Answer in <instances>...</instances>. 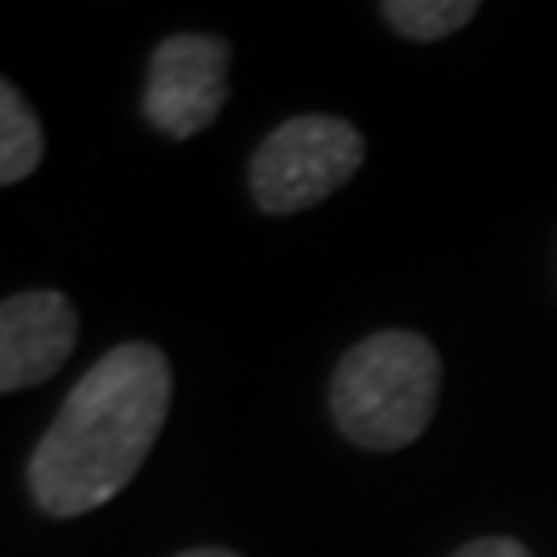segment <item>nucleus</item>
Returning <instances> with one entry per match:
<instances>
[{
  "mask_svg": "<svg viewBox=\"0 0 557 557\" xmlns=\"http://www.w3.org/2000/svg\"><path fill=\"white\" fill-rule=\"evenodd\" d=\"M227 66L232 46L211 34H178L165 38L149 59L145 83V116L165 137H195L215 124L227 100Z\"/></svg>",
  "mask_w": 557,
  "mask_h": 557,
  "instance_id": "20e7f679",
  "label": "nucleus"
},
{
  "mask_svg": "<svg viewBox=\"0 0 557 557\" xmlns=\"http://www.w3.org/2000/svg\"><path fill=\"white\" fill-rule=\"evenodd\" d=\"M442 359L413 331H380L356 343L331 376L335 425L363 450L413 446L434 421Z\"/></svg>",
  "mask_w": 557,
  "mask_h": 557,
  "instance_id": "f03ea898",
  "label": "nucleus"
},
{
  "mask_svg": "<svg viewBox=\"0 0 557 557\" xmlns=\"http://www.w3.org/2000/svg\"><path fill=\"white\" fill-rule=\"evenodd\" d=\"M384 21L413 41H438L458 34L479 13L475 0H388L380 4Z\"/></svg>",
  "mask_w": 557,
  "mask_h": 557,
  "instance_id": "0eeeda50",
  "label": "nucleus"
},
{
  "mask_svg": "<svg viewBox=\"0 0 557 557\" xmlns=\"http://www.w3.org/2000/svg\"><path fill=\"white\" fill-rule=\"evenodd\" d=\"M450 557H533V554L512 537H479V541H467Z\"/></svg>",
  "mask_w": 557,
  "mask_h": 557,
  "instance_id": "6e6552de",
  "label": "nucleus"
},
{
  "mask_svg": "<svg viewBox=\"0 0 557 557\" xmlns=\"http://www.w3.org/2000/svg\"><path fill=\"white\" fill-rule=\"evenodd\" d=\"M79 343V314L54 289H25L0 306V388L50 380Z\"/></svg>",
  "mask_w": 557,
  "mask_h": 557,
  "instance_id": "39448f33",
  "label": "nucleus"
},
{
  "mask_svg": "<svg viewBox=\"0 0 557 557\" xmlns=\"http://www.w3.org/2000/svg\"><path fill=\"white\" fill-rule=\"evenodd\" d=\"M178 557H239V554L220 549V545H207V549H190V554H178Z\"/></svg>",
  "mask_w": 557,
  "mask_h": 557,
  "instance_id": "1a4fd4ad",
  "label": "nucleus"
},
{
  "mask_svg": "<svg viewBox=\"0 0 557 557\" xmlns=\"http://www.w3.org/2000/svg\"><path fill=\"white\" fill-rule=\"evenodd\" d=\"M170 359L153 343H120L71 388L29 458V492L50 517H83L116 499L170 413Z\"/></svg>",
  "mask_w": 557,
  "mask_h": 557,
  "instance_id": "f257e3e1",
  "label": "nucleus"
},
{
  "mask_svg": "<svg viewBox=\"0 0 557 557\" xmlns=\"http://www.w3.org/2000/svg\"><path fill=\"white\" fill-rule=\"evenodd\" d=\"M363 165V137L347 120L326 112L285 120L257 145L248 186L264 215H298L331 199Z\"/></svg>",
  "mask_w": 557,
  "mask_h": 557,
  "instance_id": "7ed1b4c3",
  "label": "nucleus"
},
{
  "mask_svg": "<svg viewBox=\"0 0 557 557\" xmlns=\"http://www.w3.org/2000/svg\"><path fill=\"white\" fill-rule=\"evenodd\" d=\"M41 149H46V137L34 108L13 83H4L0 87V182L17 186L21 178H29L38 170Z\"/></svg>",
  "mask_w": 557,
  "mask_h": 557,
  "instance_id": "423d86ee",
  "label": "nucleus"
}]
</instances>
